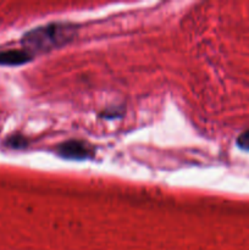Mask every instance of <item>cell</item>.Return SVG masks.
<instances>
[{"instance_id": "cell-4", "label": "cell", "mask_w": 249, "mask_h": 250, "mask_svg": "<svg viewBox=\"0 0 249 250\" xmlns=\"http://www.w3.org/2000/svg\"><path fill=\"white\" fill-rule=\"evenodd\" d=\"M27 144V141L21 136H14V137H10L9 139L6 141V146L9 148H24V146Z\"/></svg>"}, {"instance_id": "cell-2", "label": "cell", "mask_w": 249, "mask_h": 250, "mask_svg": "<svg viewBox=\"0 0 249 250\" xmlns=\"http://www.w3.org/2000/svg\"><path fill=\"white\" fill-rule=\"evenodd\" d=\"M61 158L70 160H85L94 155V149L82 141H67L61 143L56 149Z\"/></svg>"}, {"instance_id": "cell-1", "label": "cell", "mask_w": 249, "mask_h": 250, "mask_svg": "<svg viewBox=\"0 0 249 250\" xmlns=\"http://www.w3.org/2000/svg\"><path fill=\"white\" fill-rule=\"evenodd\" d=\"M76 26L63 22H53L45 26L37 27L26 33L22 38L24 50L31 53H44L60 48L70 43L76 36Z\"/></svg>"}, {"instance_id": "cell-3", "label": "cell", "mask_w": 249, "mask_h": 250, "mask_svg": "<svg viewBox=\"0 0 249 250\" xmlns=\"http://www.w3.org/2000/svg\"><path fill=\"white\" fill-rule=\"evenodd\" d=\"M33 59V55L24 49L0 51V65L2 66H20L28 62Z\"/></svg>"}, {"instance_id": "cell-5", "label": "cell", "mask_w": 249, "mask_h": 250, "mask_svg": "<svg viewBox=\"0 0 249 250\" xmlns=\"http://www.w3.org/2000/svg\"><path fill=\"white\" fill-rule=\"evenodd\" d=\"M237 146L243 150L249 151V129L239 134V137L237 138Z\"/></svg>"}]
</instances>
